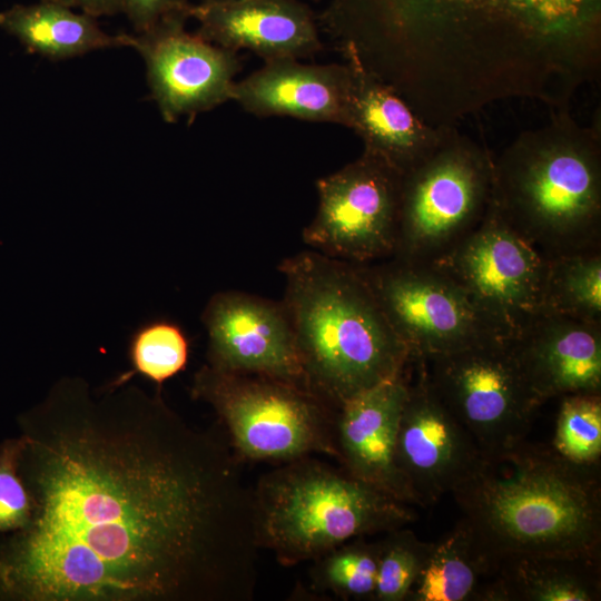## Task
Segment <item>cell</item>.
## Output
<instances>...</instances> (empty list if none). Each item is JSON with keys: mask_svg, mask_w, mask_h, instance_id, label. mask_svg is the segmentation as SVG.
Returning a JSON list of instances; mask_svg holds the SVG:
<instances>
[{"mask_svg": "<svg viewBox=\"0 0 601 601\" xmlns=\"http://www.w3.org/2000/svg\"><path fill=\"white\" fill-rule=\"evenodd\" d=\"M28 524L0 541L21 601H250L254 493L219 437L161 398L63 378L21 418Z\"/></svg>", "mask_w": 601, "mask_h": 601, "instance_id": "6da1fadb", "label": "cell"}, {"mask_svg": "<svg viewBox=\"0 0 601 601\" xmlns=\"http://www.w3.org/2000/svg\"><path fill=\"white\" fill-rule=\"evenodd\" d=\"M322 22L437 128L509 99L566 107L600 69L601 0H331Z\"/></svg>", "mask_w": 601, "mask_h": 601, "instance_id": "7a4b0ae2", "label": "cell"}, {"mask_svg": "<svg viewBox=\"0 0 601 601\" xmlns=\"http://www.w3.org/2000/svg\"><path fill=\"white\" fill-rule=\"evenodd\" d=\"M452 494L491 572L522 556L599 558V464H577L524 440L481 452Z\"/></svg>", "mask_w": 601, "mask_h": 601, "instance_id": "3957f363", "label": "cell"}, {"mask_svg": "<svg viewBox=\"0 0 601 601\" xmlns=\"http://www.w3.org/2000/svg\"><path fill=\"white\" fill-rule=\"evenodd\" d=\"M278 268L303 382L313 394L336 411L406 370L408 349L358 265L305 250Z\"/></svg>", "mask_w": 601, "mask_h": 601, "instance_id": "277c9868", "label": "cell"}, {"mask_svg": "<svg viewBox=\"0 0 601 601\" xmlns=\"http://www.w3.org/2000/svg\"><path fill=\"white\" fill-rule=\"evenodd\" d=\"M493 210L548 259L601 249V134L568 108L493 157Z\"/></svg>", "mask_w": 601, "mask_h": 601, "instance_id": "5b68a950", "label": "cell"}, {"mask_svg": "<svg viewBox=\"0 0 601 601\" xmlns=\"http://www.w3.org/2000/svg\"><path fill=\"white\" fill-rule=\"evenodd\" d=\"M259 549L284 566L415 520L407 504L313 456L264 473L253 490Z\"/></svg>", "mask_w": 601, "mask_h": 601, "instance_id": "8992f818", "label": "cell"}, {"mask_svg": "<svg viewBox=\"0 0 601 601\" xmlns=\"http://www.w3.org/2000/svg\"><path fill=\"white\" fill-rule=\"evenodd\" d=\"M191 394L209 404L239 462L335 459V410L298 383L201 366Z\"/></svg>", "mask_w": 601, "mask_h": 601, "instance_id": "52a82bcc", "label": "cell"}, {"mask_svg": "<svg viewBox=\"0 0 601 601\" xmlns=\"http://www.w3.org/2000/svg\"><path fill=\"white\" fill-rule=\"evenodd\" d=\"M492 181L493 156L456 127H442L436 146L402 175L393 257L440 259L484 219Z\"/></svg>", "mask_w": 601, "mask_h": 601, "instance_id": "ba28073f", "label": "cell"}, {"mask_svg": "<svg viewBox=\"0 0 601 601\" xmlns=\"http://www.w3.org/2000/svg\"><path fill=\"white\" fill-rule=\"evenodd\" d=\"M418 361L439 398L481 452L525 440L543 402L523 375L509 338Z\"/></svg>", "mask_w": 601, "mask_h": 601, "instance_id": "9c48e42d", "label": "cell"}, {"mask_svg": "<svg viewBox=\"0 0 601 601\" xmlns=\"http://www.w3.org/2000/svg\"><path fill=\"white\" fill-rule=\"evenodd\" d=\"M358 266L411 358L425 359L503 338L436 264L391 257Z\"/></svg>", "mask_w": 601, "mask_h": 601, "instance_id": "30bf717a", "label": "cell"}, {"mask_svg": "<svg viewBox=\"0 0 601 601\" xmlns=\"http://www.w3.org/2000/svg\"><path fill=\"white\" fill-rule=\"evenodd\" d=\"M402 174L363 151L316 181L318 206L303 230L312 250L356 265L394 256Z\"/></svg>", "mask_w": 601, "mask_h": 601, "instance_id": "8fae6325", "label": "cell"}, {"mask_svg": "<svg viewBox=\"0 0 601 601\" xmlns=\"http://www.w3.org/2000/svg\"><path fill=\"white\" fill-rule=\"evenodd\" d=\"M471 297L503 338L542 313L549 259L492 208L464 239L432 262Z\"/></svg>", "mask_w": 601, "mask_h": 601, "instance_id": "7c38bea8", "label": "cell"}, {"mask_svg": "<svg viewBox=\"0 0 601 601\" xmlns=\"http://www.w3.org/2000/svg\"><path fill=\"white\" fill-rule=\"evenodd\" d=\"M188 17L164 20L132 35L141 56L150 95L166 122L189 119L231 101L240 70L236 51L216 46L186 30Z\"/></svg>", "mask_w": 601, "mask_h": 601, "instance_id": "4fadbf2b", "label": "cell"}, {"mask_svg": "<svg viewBox=\"0 0 601 601\" xmlns=\"http://www.w3.org/2000/svg\"><path fill=\"white\" fill-rule=\"evenodd\" d=\"M408 380L401 413L395 462L417 505L435 504L451 493L476 464L481 451L432 388L422 363Z\"/></svg>", "mask_w": 601, "mask_h": 601, "instance_id": "5bb4252c", "label": "cell"}, {"mask_svg": "<svg viewBox=\"0 0 601 601\" xmlns=\"http://www.w3.org/2000/svg\"><path fill=\"white\" fill-rule=\"evenodd\" d=\"M207 365L224 372L267 375L304 385L290 319L283 302L227 290L207 303Z\"/></svg>", "mask_w": 601, "mask_h": 601, "instance_id": "9a60e30c", "label": "cell"}, {"mask_svg": "<svg viewBox=\"0 0 601 601\" xmlns=\"http://www.w3.org/2000/svg\"><path fill=\"white\" fill-rule=\"evenodd\" d=\"M407 390L405 370L336 408L335 460L354 477L407 505H417L395 462L398 422Z\"/></svg>", "mask_w": 601, "mask_h": 601, "instance_id": "2e32d148", "label": "cell"}, {"mask_svg": "<svg viewBox=\"0 0 601 601\" xmlns=\"http://www.w3.org/2000/svg\"><path fill=\"white\" fill-rule=\"evenodd\" d=\"M189 19L203 39L236 52L247 49L265 61L299 59L322 49L316 19L299 0L199 1L190 7Z\"/></svg>", "mask_w": 601, "mask_h": 601, "instance_id": "e0dca14e", "label": "cell"}, {"mask_svg": "<svg viewBox=\"0 0 601 601\" xmlns=\"http://www.w3.org/2000/svg\"><path fill=\"white\" fill-rule=\"evenodd\" d=\"M509 339L523 375L543 403L601 392V323L541 313Z\"/></svg>", "mask_w": 601, "mask_h": 601, "instance_id": "ac0fdd59", "label": "cell"}, {"mask_svg": "<svg viewBox=\"0 0 601 601\" xmlns=\"http://www.w3.org/2000/svg\"><path fill=\"white\" fill-rule=\"evenodd\" d=\"M351 69L275 59L236 81L231 101L259 117L286 116L347 127Z\"/></svg>", "mask_w": 601, "mask_h": 601, "instance_id": "d6986e66", "label": "cell"}, {"mask_svg": "<svg viewBox=\"0 0 601 601\" xmlns=\"http://www.w3.org/2000/svg\"><path fill=\"white\" fill-rule=\"evenodd\" d=\"M351 69L347 128L364 151L400 174L421 161L437 144L441 129L425 122L387 83L346 59Z\"/></svg>", "mask_w": 601, "mask_h": 601, "instance_id": "ffe728a7", "label": "cell"}, {"mask_svg": "<svg viewBox=\"0 0 601 601\" xmlns=\"http://www.w3.org/2000/svg\"><path fill=\"white\" fill-rule=\"evenodd\" d=\"M97 18L63 4H14L0 12V28L29 52L63 60L106 48H132V35H110Z\"/></svg>", "mask_w": 601, "mask_h": 601, "instance_id": "44dd1931", "label": "cell"}, {"mask_svg": "<svg viewBox=\"0 0 601 601\" xmlns=\"http://www.w3.org/2000/svg\"><path fill=\"white\" fill-rule=\"evenodd\" d=\"M599 558L522 556L501 563L494 581L480 590L487 601H595L601 595Z\"/></svg>", "mask_w": 601, "mask_h": 601, "instance_id": "7402d4cb", "label": "cell"}, {"mask_svg": "<svg viewBox=\"0 0 601 601\" xmlns=\"http://www.w3.org/2000/svg\"><path fill=\"white\" fill-rule=\"evenodd\" d=\"M491 569L461 519L455 528L433 543L431 553L413 583L407 601L477 600L479 580Z\"/></svg>", "mask_w": 601, "mask_h": 601, "instance_id": "603a6c76", "label": "cell"}, {"mask_svg": "<svg viewBox=\"0 0 601 601\" xmlns=\"http://www.w3.org/2000/svg\"><path fill=\"white\" fill-rule=\"evenodd\" d=\"M542 313L601 323V249L549 259Z\"/></svg>", "mask_w": 601, "mask_h": 601, "instance_id": "cb8c5ba5", "label": "cell"}, {"mask_svg": "<svg viewBox=\"0 0 601 601\" xmlns=\"http://www.w3.org/2000/svg\"><path fill=\"white\" fill-rule=\"evenodd\" d=\"M190 342L184 328L167 318L146 321L136 327L128 339L131 370L112 381L129 382L135 375L158 386L183 372L189 358Z\"/></svg>", "mask_w": 601, "mask_h": 601, "instance_id": "d4e9b609", "label": "cell"}, {"mask_svg": "<svg viewBox=\"0 0 601 601\" xmlns=\"http://www.w3.org/2000/svg\"><path fill=\"white\" fill-rule=\"evenodd\" d=\"M380 542L363 538L333 548L313 561V585L343 600H371L374 594Z\"/></svg>", "mask_w": 601, "mask_h": 601, "instance_id": "484cf974", "label": "cell"}, {"mask_svg": "<svg viewBox=\"0 0 601 601\" xmlns=\"http://www.w3.org/2000/svg\"><path fill=\"white\" fill-rule=\"evenodd\" d=\"M553 449L561 456L577 464H599L601 456L600 393L561 396Z\"/></svg>", "mask_w": 601, "mask_h": 601, "instance_id": "4316f807", "label": "cell"}, {"mask_svg": "<svg viewBox=\"0 0 601 601\" xmlns=\"http://www.w3.org/2000/svg\"><path fill=\"white\" fill-rule=\"evenodd\" d=\"M385 534L380 541L377 578L372 601H405L433 543L420 540L405 526Z\"/></svg>", "mask_w": 601, "mask_h": 601, "instance_id": "83f0119b", "label": "cell"}, {"mask_svg": "<svg viewBox=\"0 0 601 601\" xmlns=\"http://www.w3.org/2000/svg\"><path fill=\"white\" fill-rule=\"evenodd\" d=\"M22 447L21 435L0 446V534L23 529L31 516V497L18 472Z\"/></svg>", "mask_w": 601, "mask_h": 601, "instance_id": "f1b7e54d", "label": "cell"}, {"mask_svg": "<svg viewBox=\"0 0 601 601\" xmlns=\"http://www.w3.org/2000/svg\"><path fill=\"white\" fill-rule=\"evenodd\" d=\"M190 0H119V12L124 13L136 33H144L166 19L188 17Z\"/></svg>", "mask_w": 601, "mask_h": 601, "instance_id": "f546056e", "label": "cell"}, {"mask_svg": "<svg viewBox=\"0 0 601 601\" xmlns=\"http://www.w3.org/2000/svg\"><path fill=\"white\" fill-rule=\"evenodd\" d=\"M77 9L95 18L119 12V0H42Z\"/></svg>", "mask_w": 601, "mask_h": 601, "instance_id": "4dcf8cb0", "label": "cell"}, {"mask_svg": "<svg viewBox=\"0 0 601 601\" xmlns=\"http://www.w3.org/2000/svg\"><path fill=\"white\" fill-rule=\"evenodd\" d=\"M206 2H229V1H239V0H200Z\"/></svg>", "mask_w": 601, "mask_h": 601, "instance_id": "1f68e13d", "label": "cell"}]
</instances>
